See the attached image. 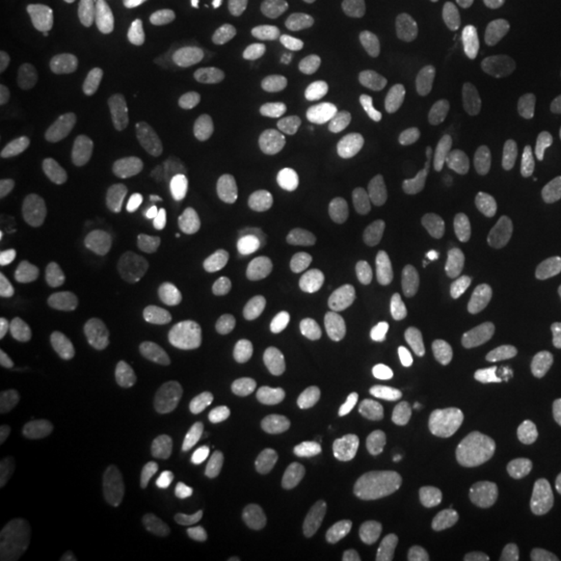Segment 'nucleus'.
Masks as SVG:
<instances>
[{"label":"nucleus","instance_id":"obj_1","mask_svg":"<svg viewBox=\"0 0 561 561\" xmlns=\"http://www.w3.org/2000/svg\"><path fill=\"white\" fill-rule=\"evenodd\" d=\"M296 537V522L266 503L245 507L236 524V541L248 561H280Z\"/></svg>","mask_w":561,"mask_h":561},{"label":"nucleus","instance_id":"obj_2","mask_svg":"<svg viewBox=\"0 0 561 561\" xmlns=\"http://www.w3.org/2000/svg\"><path fill=\"white\" fill-rule=\"evenodd\" d=\"M44 428L48 442L59 451L69 456L81 454L94 431L90 401L76 389H57L46 403Z\"/></svg>","mask_w":561,"mask_h":561},{"label":"nucleus","instance_id":"obj_3","mask_svg":"<svg viewBox=\"0 0 561 561\" xmlns=\"http://www.w3.org/2000/svg\"><path fill=\"white\" fill-rule=\"evenodd\" d=\"M273 275L283 294L308 314H317L324 308L327 294L312 262L291 243L273 248Z\"/></svg>","mask_w":561,"mask_h":561},{"label":"nucleus","instance_id":"obj_4","mask_svg":"<svg viewBox=\"0 0 561 561\" xmlns=\"http://www.w3.org/2000/svg\"><path fill=\"white\" fill-rule=\"evenodd\" d=\"M150 245L152 231L146 225H136L121 231L119 236L96 256V261L92 262V279L101 285H115L131 277L146 259Z\"/></svg>","mask_w":561,"mask_h":561},{"label":"nucleus","instance_id":"obj_5","mask_svg":"<svg viewBox=\"0 0 561 561\" xmlns=\"http://www.w3.org/2000/svg\"><path fill=\"white\" fill-rule=\"evenodd\" d=\"M217 213L221 219L222 238L229 256L236 262L252 259L259 245L256 215L254 204L248 192L241 187H231L217 198Z\"/></svg>","mask_w":561,"mask_h":561},{"label":"nucleus","instance_id":"obj_6","mask_svg":"<svg viewBox=\"0 0 561 561\" xmlns=\"http://www.w3.org/2000/svg\"><path fill=\"white\" fill-rule=\"evenodd\" d=\"M62 44L71 59L96 65L106 53V23L99 13L88 9H59L55 13Z\"/></svg>","mask_w":561,"mask_h":561},{"label":"nucleus","instance_id":"obj_7","mask_svg":"<svg viewBox=\"0 0 561 561\" xmlns=\"http://www.w3.org/2000/svg\"><path fill=\"white\" fill-rule=\"evenodd\" d=\"M171 493L198 512H208L221 502L225 477L219 466L206 460H190L180 463L171 479Z\"/></svg>","mask_w":561,"mask_h":561},{"label":"nucleus","instance_id":"obj_8","mask_svg":"<svg viewBox=\"0 0 561 561\" xmlns=\"http://www.w3.org/2000/svg\"><path fill=\"white\" fill-rule=\"evenodd\" d=\"M187 298L185 280L173 271L152 275L144 300V322L152 333H164L180 322Z\"/></svg>","mask_w":561,"mask_h":561},{"label":"nucleus","instance_id":"obj_9","mask_svg":"<svg viewBox=\"0 0 561 561\" xmlns=\"http://www.w3.org/2000/svg\"><path fill=\"white\" fill-rule=\"evenodd\" d=\"M285 337H287L285 322L277 314H268V312L241 317L238 321L231 322L225 331L227 347L243 358L266 354L279 347Z\"/></svg>","mask_w":561,"mask_h":561},{"label":"nucleus","instance_id":"obj_10","mask_svg":"<svg viewBox=\"0 0 561 561\" xmlns=\"http://www.w3.org/2000/svg\"><path fill=\"white\" fill-rule=\"evenodd\" d=\"M190 42L204 67H221L229 55V36L219 11L210 0H194Z\"/></svg>","mask_w":561,"mask_h":561},{"label":"nucleus","instance_id":"obj_11","mask_svg":"<svg viewBox=\"0 0 561 561\" xmlns=\"http://www.w3.org/2000/svg\"><path fill=\"white\" fill-rule=\"evenodd\" d=\"M435 391L445 403L454 408H466L470 405L477 396V377L470 356L458 350H445L439 354L433 370Z\"/></svg>","mask_w":561,"mask_h":561},{"label":"nucleus","instance_id":"obj_12","mask_svg":"<svg viewBox=\"0 0 561 561\" xmlns=\"http://www.w3.org/2000/svg\"><path fill=\"white\" fill-rule=\"evenodd\" d=\"M408 117V102L398 94H364L345 108V123L364 136L398 127Z\"/></svg>","mask_w":561,"mask_h":561},{"label":"nucleus","instance_id":"obj_13","mask_svg":"<svg viewBox=\"0 0 561 561\" xmlns=\"http://www.w3.org/2000/svg\"><path fill=\"white\" fill-rule=\"evenodd\" d=\"M545 524L537 514L520 512L503 520L493 537V556L500 561H520L541 549Z\"/></svg>","mask_w":561,"mask_h":561},{"label":"nucleus","instance_id":"obj_14","mask_svg":"<svg viewBox=\"0 0 561 561\" xmlns=\"http://www.w3.org/2000/svg\"><path fill=\"white\" fill-rule=\"evenodd\" d=\"M157 119L141 106H125L106 113L101 121V138L111 148H140L154 140Z\"/></svg>","mask_w":561,"mask_h":561},{"label":"nucleus","instance_id":"obj_15","mask_svg":"<svg viewBox=\"0 0 561 561\" xmlns=\"http://www.w3.org/2000/svg\"><path fill=\"white\" fill-rule=\"evenodd\" d=\"M520 298L533 310H551L561 304V264L551 259L528 262L518 275Z\"/></svg>","mask_w":561,"mask_h":561},{"label":"nucleus","instance_id":"obj_16","mask_svg":"<svg viewBox=\"0 0 561 561\" xmlns=\"http://www.w3.org/2000/svg\"><path fill=\"white\" fill-rule=\"evenodd\" d=\"M254 385L256 377L248 368H227L217 377L213 387V410L222 424H241Z\"/></svg>","mask_w":561,"mask_h":561},{"label":"nucleus","instance_id":"obj_17","mask_svg":"<svg viewBox=\"0 0 561 561\" xmlns=\"http://www.w3.org/2000/svg\"><path fill=\"white\" fill-rule=\"evenodd\" d=\"M356 451L370 468H389L400 460L401 442L398 428L387 416L377 414L362 428L356 437Z\"/></svg>","mask_w":561,"mask_h":561},{"label":"nucleus","instance_id":"obj_18","mask_svg":"<svg viewBox=\"0 0 561 561\" xmlns=\"http://www.w3.org/2000/svg\"><path fill=\"white\" fill-rule=\"evenodd\" d=\"M547 408V396L541 385L528 379L510 382L500 391L497 412L503 421L528 424L541 419Z\"/></svg>","mask_w":561,"mask_h":561},{"label":"nucleus","instance_id":"obj_19","mask_svg":"<svg viewBox=\"0 0 561 561\" xmlns=\"http://www.w3.org/2000/svg\"><path fill=\"white\" fill-rule=\"evenodd\" d=\"M85 341L101 362L111 368H127L136 358L131 341L121 333L115 322L104 317H92L85 322Z\"/></svg>","mask_w":561,"mask_h":561},{"label":"nucleus","instance_id":"obj_20","mask_svg":"<svg viewBox=\"0 0 561 561\" xmlns=\"http://www.w3.org/2000/svg\"><path fill=\"white\" fill-rule=\"evenodd\" d=\"M426 262H428V250L421 231L403 229L389 243L387 268L401 283L419 279L422 271L426 268Z\"/></svg>","mask_w":561,"mask_h":561},{"label":"nucleus","instance_id":"obj_21","mask_svg":"<svg viewBox=\"0 0 561 561\" xmlns=\"http://www.w3.org/2000/svg\"><path fill=\"white\" fill-rule=\"evenodd\" d=\"M76 164V146L60 127H46L36 144V171L44 180H60Z\"/></svg>","mask_w":561,"mask_h":561},{"label":"nucleus","instance_id":"obj_22","mask_svg":"<svg viewBox=\"0 0 561 561\" xmlns=\"http://www.w3.org/2000/svg\"><path fill=\"white\" fill-rule=\"evenodd\" d=\"M458 522V505L449 500H435L408 522L405 533L414 545H433L445 539Z\"/></svg>","mask_w":561,"mask_h":561},{"label":"nucleus","instance_id":"obj_23","mask_svg":"<svg viewBox=\"0 0 561 561\" xmlns=\"http://www.w3.org/2000/svg\"><path fill=\"white\" fill-rule=\"evenodd\" d=\"M387 152L401 167L426 169L447 161L449 146L435 136H401L389 144Z\"/></svg>","mask_w":561,"mask_h":561},{"label":"nucleus","instance_id":"obj_24","mask_svg":"<svg viewBox=\"0 0 561 561\" xmlns=\"http://www.w3.org/2000/svg\"><path fill=\"white\" fill-rule=\"evenodd\" d=\"M341 387L350 401H364L375 389L377 358L368 347H356L340 360Z\"/></svg>","mask_w":561,"mask_h":561},{"label":"nucleus","instance_id":"obj_25","mask_svg":"<svg viewBox=\"0 0 561 561\" xmlns=\"http://www.w3.org/2000/svg\"><path fill=\"white\" fill-rule=\"evenodd\" d=\"M60 280L55 273H42L18 285L0 306L4 317H20L42 308L59 294Z\"/></svg>","mask_w":561,"mask_h":561},{"label":"nucleus","instance_id":"obj_26","mask_svg":"<svg viewBox=\"0 0 561 561\" xmlns=\"http://www.w3.org/2000/svg\"><path fill=\"white\" fill-rule=\"evenodd\" d=\"M157 34L164 50L180 55L192 34V11L187 0H161L157 13Z\"/></svg>","mask_w":561,"mask_h":561},{"label":"nucleus","instance_id":"obj_27","mask_svg":"<svg viewBox=\"0 0 561 561\" xmlns=\"http://www.w3.org/2000/svg\"><path fill=\"white\" fill-rule=\"evenodd\" d=\"M204 154H206V141L202 140L201 136L183 138L167 164V171H164L167 185L173 192L187 190L201 171Z\"/></svg>","mask_w":561,"mask_h":561},{"label":"nucleus","instance_id":"obj_28","mask_svg":"<svg viewBox=\"0 0 561 561\" xmlns=\"http://www.w3.org/2000/svg\"><path fill=\"white\" fill-rule=\"evenodd\" d=\"M524 493L522 482L516 474L507 470H489L481 472L474 484V500L484 512H495L516 502Z\"/></svg>","mask_w":561,"mask_h":561},{"label":"nucleus","instance_id":"obj_29","mask_svg":"<svg viewBox=\"0 0 561 561\" xmlns=\"http://www.w3.org/2000/svg\"><path fill=\"white\" fill-rule=\"evenodd\" d=\"M78 537L57 522H44L30 542L32 561H71L78 553Z\"/></svg>","mask_w":561,"mask_h":561},{"label":"nucleus","instance_id":"obj_30","mask_svg":"<svg viewBox=\"0 0 561 561\" xmlns=\"http://www.w3.org/2000/svg\"><path fill=\"white\" fill-rule=\"evenodd\" d=\"M503 69L526 81H547L560 76V59L547 50H520L503 59Z\"/></svg>","mask_w":561,"mask_h":561},{"label":"nucleus","instance_id":"obj_31","mask_svg":"<svg viewBox=\"0 0 561 561\" xmlns=\"http://www.w3.org/2000/svg\"><path fill=\"white\" fill-rule=\"evenodd\" d=\"M470 71H472V57L461 48H447L426 67L424 83L431 90H447L463 80Z\"/></svg>","mask_w":561,"mask_h":561},{"label":"nucleus","instance_id":"obj_32","mask_svg":"<svg viewBox=\"0 0 561 561\" xmlns=\"http://www.w3.org/2000/svg\"><path fill=\"white\" fill-rule=\"evenodd\" d=\"M322 479L317 472H298L291 468H279L275 474V493L280 502L304 507L317 500Z\"/></svg>","mask_w":561,"mask_h":561},{"label":"nucleus","instance_id":"obj_33","mask_svg":"<svg viewBox=\"0 0 561 561\" xmlns=\"http://www.w3.org/2000/svg\"><path fill=\"white\" fill-rule=\"evenodd\" d=\"M256 80L271 92H280L289 85V65L285 44L279 38L266 42L261 57L256 60Z\"/></svg>","mask_w":561,"mask_h":561},{"label":"nucleus","instance_id":"obj_34","mask_svg":"<svg viewBox=\"0 0 561 561\" xmlns=\"http://www.w3.org/2000/svg\"><path fill=\"white\" fill-rule=\"evenodd\" d=\"M522 23L528 32L551 38L561 32V0H528L522 9Z\"/></svg>","mask_w":561,"mask_h":561},{"label":"nucleus","instance_id":"obj_35","mask_svg":"<svg viewBox=\"0 0 561 561\" xmlns=\"http://www.w3.org/2000/svg\"><path fill=\"white\" fill-rule=\"evenodd\" d=\"M352 30L343 20H321L301 30L300 44L308 50H331L350 41Z\"/></svg>","mask_w":561,"mask_h":561},{"label":"nucleus","instance_id":"obj_36","mask_svg":"<svg viewBox=\"0 0 561 561\" xmlns=\"http://www.w3.org/2000/svg\"><path fill=\"white\" fill-rule=\"evenodd\" d=\"M401 202L400 187L391 183H377L364 190L358 198V213L366 219H382L391 215Z\"/></svg>","mask_w":561,"mask_h":561},{"label":"nucleus","instance_id":"obj_37","mask_svg":"<svg viewBox=\"0 0 561 561\" xmlns=\"http://www.w3.org/2000/svg\"><path fill=\"white\" fill-rule=\"evenodd\" d=\"M329 343H331L333 356H340L341 352V358H343L347 352L356 347H366L370 343V335L356 319L340 317L329 327Z\"/></svg>","mask_w":561,"mask_h":561},{"label":"nucleus","instance_id":"obj_38","mask_svg":"<svg viewBox=\"0 0 561 561\" xmlns=\"http://www.w3.org/2000/svg\"><path fill=\"white\" fill-rule=\"evenodd\" d=\"M530 101L533 96L526 88H503L486 104V117L495 121L516 119L526 113Z\"/></svg>","mask_w":561,"mask_h":561},{"label":"nucleus","instance_id":"obj_39","mask_svg":"<svg viewBox=\"0 0 561 561\" xmlns=\"http://www.w3.org/2000/svg\"><path fill=\"white\" fill-rule=\"evenodd\" d=\"M92 561H129V549L123 541L119 530L111 524H102L92 535V547H90Z\"/></svg>","mask_w":561,"mask_h":561},{"label":"nucleus","instance_id":"obj_40","mask_svg":"<svg viewBox=\"0 0 561 561\" xmlns=\"http://www.w3.org/2000/svg\"><path fill=\"white\" fill-rule=\"evenodd\" d=\"M526 180L537 185L561 183V150H541L530 154L522 167Z\"/></svg>","mask_w":561,"mask_h":561},{"label":"nucleus","instance_id":"obj_41","mask_svg":"<svg viewBox=\"0 0 561 561\" xmlns=\"http://www.w3.org/2000/svg\"><path fill=\"white\" fill-rule=\"evenodd\" d=\"M520 227L524 231L537 236H560L561 204L526 208L520 215Z\"/></svg>","mask_w":561,"mask_h":561},{"label":"nucleus","instance_id":"obj_42","mask_svg":"<svg viewBox=\"0 0 561 561\" xmlns=\"http://www.w3.org/2000/svg\"><path fill=\"white\" fill-rule=\"evenodd\" d=\"M495 13V0H458L456 15L461 27L470 34L482 32L486 23L493 20Z\"/></svg>","mask_w":561,"mask_h":561},{"label":"nucleus","instance_id":"obj_43","mask_svg":"<svg viewBox=\"0 0 561 561\" xmlns=\"http://www.w3.org/2000/svg\"><path fill=\"white\" fill-rule=\"evenodd\" d=\"M481 472H489V470H507L512 474L518 477L522 482V489L528 493L533 489V470L526 461L518 458V456H510V454H493L482 458L479 463Z\"/></svg>","mask_w":561,"mask_h":561},{"label":"nucleus","instance_id":"obj_44","mask_svg":"<svg viewBox=\"0 0 561 561\" xmlns=\"http://www.w3.org/2000/svg\"><path fill=\"white\" fill-rule=\"evenodd\" d=\"M333 449V422L327 416H322L317 422L314 431L308 435V442H306V451L312 460L322 461L329 458Z\"/></svg>","mask_w":561,"mask_h":561},{"label":"nucleus","instance_id":"obj_45","mask_svg":"<svg viewBox=\"0 0 561 561\" xmlns=\"http://www.w3.org/2000/svg\"><path fill=\"white\" fill-rule=\"evenodd\" d=\"M285 405V391L280 387H266L261 393V398L254 405V414L252 419L256 424H271V422L277 419L280 410Z\"/></svg>","mask_w":561,"mask_h":561},{"label":"nucleus","instance_id":"obj_46","mask_svg":"<svg viewBox=\"0 0 561 561\" xmlns=\"http://www.w3.org/2000/svg\"><path fill=\"white\" fill-rule=\"evenodd\" d=\"M30 373V364L23 358H4L0 362V396L13 393Z\"/></svg>","mask_w":561,"mask_h":561},{"label":"nucleus","instance_id":"obj_47","mask_svg":"<svg viewBox=\"0 0 561 561\" xmlns=\"http://www.w3.org/2000/svg\"><path fill=\"white\" fill-rule=\"evenodd\" d=\"M32 516V502L21 497L13 502H4L0 505V530L2 533H13L21 528Z\"/></svg>","mask_w":561,"mask_h":561},{"label":"nucleus","instance_id":"obj_48","mask_svg":"<svg viewBox=\"0 0 561 561\" xmlns=\"http://www.w3.org/2000/svg\"><path fill=\"white\" fill-rule=\"evenodd\" d=\"M20 194L21 187L18 178L11 171L2 169L0 171V208L2 210L13 208L18 201H20Z\"/></svg>","mask_w":561,"mask_h":561},{"label":"nucleus","instance_id":"obj_49","mask_svg":"<svg viewBox=\"0 0 561 561\" xmlns=\"http://www.w3.org/2000/svg\"><path fill=\"white\" fill-rule=\"evenodd\" d=\"M20 113L13 104L2 102L0 104V144H9L20 129Z\"/></svg>","mask_w":561,"mask_h":561},{"label":"nucleus","instance_id":"obj_50","mask_svg":"<svg viewBox=\"0 0 561 561\" xmlns=\"http://www.w3.org/2000/svg\"><path fill=\"white\" fill-rule=\"evenodd\" d=\"M294 0H245V7L252 15L256 18H266L273 13H279L280 9H285L287 4H291Z\"/></svg>","mask_w":561,"mask_h":561},{"label":"nucleus","instance_id":"obj_51","mask_svg":"<svg viewBox=\"0 0 561 561\" xmlns=\"http://www.w3.org/2000/svg\"><path fill=\"white\" fill-rule=\"evenodd\" d=\"M317 419H314V414L308 410V412H304L300 414L294 424H289V433L294 435V437H298V439H308V435L314 431V426H317Z\"/></svg>","mask_w":561,"mask_h":561},{"label":"nucleus","instance_id":"obj_52","mask_svg":"<svg viewBox=\"0 0 561 561\" xmlns=\"http://www.w3.org/2000/svg\"><path fill=\"white\" fill-rule=\"evenodd\" d=\"M443 7H445V0H426L424 11L428 18H437L442 13Z\"/></svg>","mask_w":561,"mask_h":561},{"label":"nucleus","instance_id":"obj_53","mask_svg":"<svg viewBox=\"0 0 561 561\" xmlns=\"http://www.w3.org/2000/svg\"><path fill=\"white\" fill-rule=\"evenodd\" d=\"M382 11L391 18L398 15V0H382Z\"/></svg>","mask_w":561,"mask_h":561},{"label":"nucleus","instance_id":"obj_54","mask_svg":"<svg viewBox=\"0 0 561 561\" xmlns=\"http://www.w3.org/2000/svg\"><path fill=\"white\" fill-rule=\"evenodd\" d=\"M300 400L304 401V403H312V401H324V398H322L321 393H317V391H301L300 393Z\"/></svg>","mask_w":561,"mask_h":561},{"label":"nucleus","instance_id":"obj_55","mask_svg":"<svg viewBox=\"0 0 561 561\" xmlns=\"http://www.w3.org/2000/svg\"><path fill=\"white\" fill-rule=\"evenodd\" d=\"M0 561H18L15 556L7 549V547H0Z\"/></svg>","mask_w":561,"mask_h":561},{"label":"nucleus","instance_id":"obj_56","mask_svg":"<svg viewBox=\"0 0 561 561\" xmlns=\"http://www.w3.org/2000/svg\"><path fill=\"white\" fill-rule=\"evenodd\" d=\"M553 362H556V368L560 370L561 375V341L558 343V347H556V354H553Z\"/></svg>","mask_w":561,"mask_h":561},{"label":"nucleus","instance_id":"obj_57","mask_svg":"<svg viewBox=\"0 0 561 561\" xmlns=\"http://www.w3.org/2000/svg\"><path fill=\"white\" fill-rule=\"evenodd\" d=\"M435 561H460V558H456V556H451V553H443Z\"/></svg>","mask_w":561,"mask_h":561},{"label":"nucleus","instance_id":"obj_58","mask_svg":"<svg viewBox=\"0 0 561 561\" xmlns=\"http://www.w3.org/2000/svg\"><path fill=\"white\" fill-rule=\"evenodd\" d=\"M134 7H146L150 0H129Z\"/></svg>","mask_w":561,"mask_h":561},{"label":"nucleus","instance_id":"obj_59","mask_svg":"<svg viewBox=\"0 0 561 561\" xmlns=\"http://www.w3.org/2000/svg\"><path fill=\"white\" fill-rule=\"evenodd\" d=\"M556 256H558V259H560L561 262V240L558 241V243H556Z\"/></svg>","mask_w":561,"mask_h":561},{"label":"nucleus","instance_id":"obj_60","mask_svg":"<svg viewBox=\"0 0 561 561\" xmlns=\"http://www.w3.org/2000/svg\"><path fill=\"white\" fill-rule=\"evenodd\" d=\"M352 474H354V477H358V474H360V468H358V466H354V468H352Z\"/></svg>","mask_w":561,"mask_h":561},{"label":"nucleus","instance_id":"obj_61","mask_svg":"<svg viewBox=\"0 0 561 561\" xmlns=\"http://www.w3.org/2000/svg\"><path fill=\"white\" fill-rule=\"evenodd\" d=\"M560 81H561V73H560Z\"/></svg>","mask_w":561,"mask_h":561}]
</instances>
